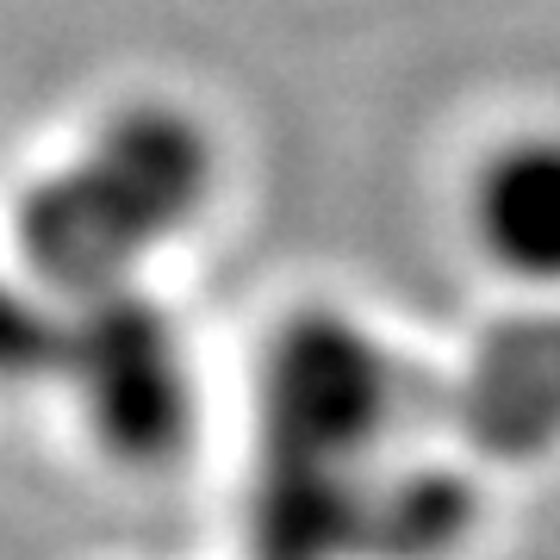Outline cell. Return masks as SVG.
Returning a JSON list of instances; mask_svg holds the SVG:
<instances>
[{
    "label": "cell",
    "mask_w": 560,
    "mask_h": 560,
    "mask_svg": "<svg viewBox=\"0 0 560 560\" xmlns=\"http://www.w3.org/2000/svg\"><path fill=\"white\" fill-rule=\"evenodd\" d=\"M368 480L355 460L261 455L249 492V555L256 560H361Z\"/></svg>",
    "instance_id": "cell-5"
},
{
    "label": "cell",
    "mask_w": 560,
    "mask_h": 560,
    "mask_svg": "<svg viewBox=\"0 0 560 560\" xmlns=\"http://www.w3.org/2000/svg\"><path fill=\"white\" fill-rule=\"evenodd\" d=\"M474 231L511 275L560 287V138L511 143L474 187Z\"/></svg>",
    "instance_id": "cell-6"
},
{
    "label": "cell",
    "mask_w": 560,
    "mask_h": 560,
    "mask_svg": "<svg viewBox=\"0 0 560 560\" xmlns=\"http://www.w3.org/2000/svg\"><path fill=\"white\" fill-rule=\"evenodd\" d=\"M405 374L342 312L287 318L261 361V455L355 460L386 436Z\"/></svg>",
    "instance_id": "cell-3"
},
{
    "label": "cell",
    "mask_w": 560,
    "mask_h": 560,
    "mask_svg": "<svg viewBox=\"0 0 560 560\" xmlns=\"http://www.w3.org/2000/svg\"><path fill=\"white\" fill-rule=\"evenodd\" d=\"M212 194V143L180 106H119L69 168L32 180L13 212L25 275L57 293H101L131 275Z\"/></svg>",
    "instance_id": "cell-1"
},
{
    "label": "cell",
    "mask_w": 560,
    "mask_h": 560,
    "mask_svg": "<svg viewBox=\"0 0 560 560\" xmlns=\"http://www.w3.org/2000/svg\"><path fill=\"white\" fill-rule=\"evenodd\" d=\"M460 436L499 460L541 455L560 442V312L492 330L448 393Z\"/></svg>",
    "instance_id": "cell-4"
},
{
    "label": "cell",
    "mask_w": 560,
    "mask_h": 560,
    "mask_svg": "<svg viewBox=\"0 0 560 560\" xmlns=\"http://www.w3.org/2000/svg\"><path fill=\"white\" fill-rule=\"evenodd\" d=\"M474 523V492L460 474L418 467L368 486V529H361V560H436L448 555Z\"/></svg>",
    "instance_id": "cell-7"
},
{
    "label": "cell",
    "mask_w": 560,
    "mask_h": 560,
    "mask_svg": "<svg viewBox=\"0 0 560 560\" xmlns=\"http://www.w3.org/2000/svg\"><path fill=\"white\" fill-rule=\"evenodd\" d=\"M57 374L75 386L101 448L131 467H162L194 436V374L175 324L125 280L75 300V318H62Z\"/></svg>",
    "instance_id": "cell-2"
},
{
    "label": "cell",
    "mask_w": 560,
    "mask_h": 560,
    "mask_svg": "<svg viewBox=\"0 0 560 560\" xmlns=\"http://www.w3.org/2000/svg\"><path fill=\"white\" fill-rule=\"evenodd\" d=\"M57 355H62V318L38 293H25L20 280L0 275V386L57 374Z\"/></svg>",
    "instance_id": "cell-8"
}]
</instances>
